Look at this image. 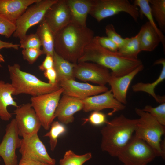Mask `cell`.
Wrapping results in <instances>:
<instances>
[{
    "instance_id": "obj_1",
    "label": "cell",
    "mask_w": 165,
    "mask_h": 165,
    "mask_svg": "<svg viewBox=\"0 0 165 165\" xmlns=\"http://www.w3.org/2000/svg\"><path fill=\"white\" fill-rule=\"evenodd\" d=\"M94 37V31L86 26L72 21L55 34L54 51L65 60L76 64Z\"/></svg>"
},
{
    "instance_id": "obj_2",
    "label": "cell",
    "mask_w": 165,
    "mask_h": 165,
    "mask_svg": "<svg viewBox=\"0 0 165 165\" xmlns=\"http://www.w3.org/2000/svg\"><path fill=\"white\" fill-rule=\"evenodd\" d=\"M90 62L102 66L111 70V75L120 77L125 75L143 64L138 58L124 57L118 52L108 50L99 44L95 36L85 47L84 53L78 63Z\"/></svg>"
},
{
    "instance_id": "obj_3",
    "label": "cell",
    "mask_w": 165,
    "mask_h": 165,
    "mask_svg": "<svg viewBox=\"0 0 165 165\" xmlns=\"http://www.w3.org/2000/svg\"><path fill=\"white\" fill-rule=\"evenodd\" d=\"M137 122L123 114L107 121L101 130V150L117 157L133 136Z\"/></svg>"
},
{
    "instance_id": "obj_4",
    "label": "cell",
    "mask_w": 165,
    "mask_h": 165,
    "mask_svg": "<svg viewBox=\"0 0 165 165\" xmlns=\"http://www.w3.org/2000/svg\"><path fill=\"white\" fill-rule=\"evenodd\" d=\"M8 67L14 89L13 95L24 94L34 97L50 93L61 88L59 83L53 85L43 82L34 75L22 71L18 64L9 65Z\"/></svg>"
},
{
    "instance_id": "obj_5",
    "label": "cell",
    "mask_w": 165,
    "mask_h": 165,
    "mask_svg": "<svg viewBox=\"0 0 165 165\" xmlns=\"http://www.w3.org/2000/svg\"><path fill=\"white\" fill-rule=\"evenodd\" d=\"M139 116L135 129V135L146 142L154 150L156 156L165 158V153L161 147L162 137L165 133V127L159 123L148 112L136 108Z\"/></svg>"
},
{
    "instance_id": "obj_6",
    "label": "cell",
    "mask_w": 165,
    "mask_h": 165,
    "mask_svg": "<svg viewBox=\"0 0 165 165\" xmlns=\"http://www.w3.org/2000/svg\"><path fill=\"white\" fill-rule=\"evenodd\" d=\"M122 12L128 14L136 22L140 17L137 7L128 0H93L89 14L99 22Z\"/></svg>"
},
{
    "instance_id": "obj_7",
    "label": "cell",
    "mask_w": 165,
    "mask_h": 165,
    "mask_svg": "<svg viewBox=\"0 0 165 165\" xmlns=\"http://www.w3.org/2000/svg\"><path fill=\"white\" fill-rule=\"evenodd\" d=\"M156 157L153 149L144 140L134 135L117 157L124 165H147Z\"/></svg>"
},
{
    "instance_id": "obj_8",
    "label": "cell",
    "mask_w": 165,
    "mask_h": 165,
    "mask_svg": "<svg viewBox=\"0 0 165 165\" xmlns=\"http://www.w3.org/2000/svg\"><path fill=\"white\" fill-rule=\"evenodd\" d=\"M63 92L61 88L54 92L32 97L31 98L30 104L39 119L42 127L46 130L50 129L55 118V112Z\"/></svg>"
},
{
    "instance_id": "obj_9",
    "label": "cell",
    "mask_w": 165,
    "mask_h": 165,
    "mask_svg": "<svg viewBox=\"0 0 165 165\" xmlns=\"http://www.w3.org/2000/svg\"><path fill=\"white\" fill-rule=\"evenodd\" d=\"M58 0H39L29 6L16 21L13 37L20 40L26 35L28 30L43 20L48 9Z\"/></svg>"
},
{
    "instance_id": "obj_10",
    "label": "cell",
    "mask_w": 165,
    "mask_h": 165,
    "mask_svg": "<svg viewBox=\"0 0 165 165\" xmlns=\"http://www.w3.org/2000/svg\"><path fill=\"white\" fill-rule=\"evenodd\" d=\"M19 148L21 156L20 161L33 160L50 165L56 164L55 160L48 154L38 133L22 137Z\"/></svg>"
},
{
    "instance_id": "obj_11",
    "label": "cell",
    "mask_w": 165,
    "mask_h": 165,
    "mask_svg": "<svg viewBox=\"0 0 165 165\" xmlns=\"http://www.w3.org/2000/svg\"><path fill=\"white\" fill-rule=\"evenodd\" d=\"M5 131L0 144V156L5 165H18L16 150L20 147L21 139L14 118L7 125Z\"/></svg>"
},
{
    "instance_id": "obj_12",
    "label": "cell",
    "mask_w": 165,
    "mask_h": 165,
    "mask_svg": "<svg viewBox=\"0 0 165 165\" xmlns=\"http://www.w3.org/2000/svg\"><path fill=\"white\" fill-rule=\"evenodd\" d=\"M14 114L19 136L23 137L38 133L41 124L30 103L19 106Z\"/></svg>"
},
{
    "instance_id": "obj_13",
    "label": "cell",
    "mask_w": 165,
    "mask_h": 165,
    "mask_svg": "<svg viewBox=\"0 0 165 165\" xmlns=\"http://www.w3.org/2000/svg\"><path fill=\"white\" fill-rule=\"evenodd\" d=\"M74 75L75 78L82 81L105 86L108 83L111 73L108 69L100 64L90 62H83L75 64Z\"/></svg>"
},
{
    "instance_id": "obj_14",
    "label": "cell",
    "mask_w": 165,
    "mask_h": 165,
    "mask_svg": "<svg viewBox=\"0 0 165 165\" xmlns=\"http://www.w3.org/2000/svg\"><path fill=\"white\" fill-rule=\"evenodd\" d=\"M43 19L55 34L72 21L66 0H58L46 12Z\"/></svg>"
},
{
    "instance_id": "obj_15",
    "label": "cell",
    "mask_w": 165,
    "mask_h": 165,
    "mask_svg": "<svg viewBox=\"0 0 165 165\" xmlns=\"http://www.w3.org/2000/svg\"><path fill=\"white\" fill-rule=\"evenodd\" d=\"M59 83L63 90V94L82 100L108 90L105 86L93 85L87 82H79L74 79L63 80Z\"/></svg>"
},
{
    "instance_id": "obj_16",
    "label": "cell",
    "mask_w": 165,
    "mask_h": 165,
    "mask_svg": "<svg viewBox=\"0 0 165 165\" xmlns=\"http://www.w3.org/2000/svg\"><path fill=\"white\" fill-rule=\"evenodd\" d=\"M82 110L85 112L100 111L105 109H111L112 112L109 115L124 110L125 106L114 97L111 90L101 94L91 96L82 100Z\"/></svg>"
},
{
    "instance_id": "obj_17",
    "label": "cell",
    "mask_w": 165,
    "mask_h": 165,
    "mask_svg": "<svg viewBox=\"0 0 165 165\" xmlns=\"http://www.w3.org/2000/svg\"><path fill=\"white\" fill-rule=\"evenodd\" d=\"M62 94L54 116L60 122L67 124L73 121L75 113L83 109V104L82 100Z\"/></svg>"
},
{
    "instance_id": "obj_18",
    "label": "cell",
    "mask_w": 165,
    "mask_h": 165,
    "mask_svg": "<svg viewBox=\"0 0 165 165\" xmlns=\"http://www.w3.org/2000/svg\"><path fill=\"white\" fill-rule=\"evenodd\" d=\"M144 68L143 64L139 66L131 72L122 76L116 77L111 74L108 83L115 97L118 101L125 105L127 103L128 90L134 78Z\"/></svg>"
},
{
    "instance_id": "obj_19",
    "label": "cell",
    "mask_w": 165,
    "mask_h": 165,
    "mask_svg": "<svg viewBox=\"0 0 165 165\" xmlns=\"http://www.w3.org/2000/svg\"><path fill=\"white\" fill-rule=\"evenodd\" d=\"M39 0H0V14L15 24L30 6Z\"/></svg>"
},
{
    "instance_id": "obj_20",
    "label": "cell",
    "mask_w": 165,
    "mask_h": 165,
    "mask_svg": "<svg viewBox=\"0 0 165 165\" xmlns=\"http://www.w3.org/2000/svg\"><path fill=\"white\" fill-rule=\"evenodd\" d=\"M161 64L162 68L160 75L158 78L152 83L138 82L132 86L133 90L135 92H145L152 96L156 102L162 103L165 102L164 96L157 95L155 92V87L165 79V59L162 58L156 60L153 65Z\"/></svg>"
},
{
    "instance_id": "obj_21",
    "label": "cell",
    "mask_w": 165,
    "mask_h": 165,
    "mask_svg": "<svg viewBox=\"0 0 165 165\" xmlns=\"http://www.w3.org/2000/svg\"><path fill=\"white\" fill-rule=\"evenodd\" d=\"M13 91L11 83L0 80V118L2 120L8 121L12 118V114L7 110L8 106L11 105L16 108L19 106L12 97Z\"/></svg>"
},
{
    "instance_id": "obj_22",
    "label": "cell",
    "mask_w": 165,
    "mask_h": 165,
    "mask_svg": "<svg viewBox=\"0 0 165 165\" xmlns=\"http://www.w3.org/2000/svg\"><path fill=\"white\" fill-rule=\"evenodd\" d=\"M138 34L141 51H152L161 42L158 35L148 21L141 26Z\"/></svg>"
},
{
    "instance_id": "obj_23",
    "label": "cell",
    "mask_w": 165,
    "mask_h": 165,
    "mask_svg": "<svg viewBox=\"0 0 165 165\" xmlns=\"http://www.w3.org/2000/svg\"><path fill=\"white\" fill-rule=\"evenodd\" d=\"M71 11L72 21L86 26V22L93 3V0H66Z\"/></svg>"
},
{
    "instance_id": "obj_24",
    "label": "cell",
    "mask_w": 165,
    "mask_h": 165,
    "mask_svg": "<svg viewBox=\"0 0 165 165\" xmlns=\"http://www.w3.org/2000/svg\"><path fill=\"white\" fill-rule=\"evenodd\" d=\"M35 33L40 40L44 54H49L53 57L55 52V34L43 18L39 23Z\"/></svg>"
},
{
    "instance_id": "obj_25",
    "label": "cell",
    "mask_w": 165,
    "mask_h": 165,
    "mask_svg": "<svg viewBox=\"0 0 165 165\" xmlns=\"http://www.w3.org/2000/svg\"><path fill=\"white\" fill-rule=\"evenodd\" d=\"M53 58L54 68L57 73V82L59 83L64 80H75L74 69L75 64L65 60L55 52Z\"/></svg>"
},
{
    "instance_id": "obj_26",
    "label": "cell",
    "mask_w": 165,
    "mask_h": 165,
    "mask_svg": "<svg viewBox=\"0 0 165 165\" xmlns=\"http://www.w3.org/2000/svg\"><path fill=\"white\" fill-rule=\"evenodd\" d=\"M133 4L140 8V16L144 15L148 19V22L156 31L158 35L164 50L165 48V37L162 31L157 26L152 14L149 0H135Z\"/></svg>"
},
{
    "instance_id": "obj_27",
    "label": "cell",
    "mask_w": 165,
    "mask_h": 165,
    "mask_svg": "<svg viewBox=\"0 0 165 165\" xmlns=\"http://www.w3.org/2000/svg\"><path fill=\"white\" fill-rule=\"evenodd\" d=\"M141 52L138 34L130 38H126L123 45L118 49V52L123 56L137 59L138 56Z\"/></svg>"
},
{
    "instance_id": "obj_28",
    "label": "cell",
    "mask_w": 165,
    "mask_h": 165,
    "mask_svg": "<svg viewBox=\"0 0 165 165\" xmlns=\"http://www.w3.org/2000/svg\"><path fill=\"white\" fill-rule=\"evenodd\" d=\"M152 15L161 31L165 29V0H149Z\"/></svg>"
},
{
    "instance_id": "obj_29",
    "label": "cell",
    "mask_w": 165,
    "mask_h": 165,
    "mask_svg": "<svg viewBox=\"0 0 165 165\" xmlns=\"http://www.w3.org/2000/svg\"><path fill=\"white\" fill-rule=\"evenodd\" d=\"M50 129V131L44 137L49 138L50 150L53 151L57 144L58 138L66 132V129L64 124L58 121H53Z\"/></svg>"
},
{
    "instance_id": "obj_30",
    "label": "cell",
    "mask_w": 165,
    "mask_h": 165,
    "mask_svg": "<svg viewBox=\"0 0 165 165\" xmlns=\"http://www.w3.org/2000/svg\"><path fill=\"white\" fill-rule=\"evenodd\" d=\"M92 158L91 153L79 155L71 150L66 151L63 157L59 161L60 165H83Z\"/></svg>"
},
{
    "instance_id": "obj_31",
    "label": "cell",
    "mask_w": 165,
    "mask_h": 165,
    "mask_svg": "<svg viewBox=\"0 0 165 165\" xmlns=\"http://www.w3.org/2000/svg\"><path fill=\"white\" fill-rule=\"evenodd\" d=\"M142 109L149 113L160 124L165 126V102L155 107L147 105Z\"/></svg>"
},
{
    "instance_id": "obj_32",
    "label": "cell",
    "mask_w": 165,
    "mask_h": 165,
    "mask_svg": "<svg viewBox=\"0 0 165 165\" xmlns=\"http://www.w3.org/2000/svg\"><path fill=\"white\" fill-rule=\"evenodd\" d=\"M42 46L39 38L35 33L26 35L20 40V48L40 49Z\"/></svg>"
},
{
    "instance_id": "obj_33",
    "label": "cell",
    "mask_w": 165,
    "mask_h": 165,
    "mask_svg": "<svg viewBox=\"0 0 165 165\" xmlns=\"http://www.w3.org/2000/svg\"><path fill=\"white\" fill-rule=\"evenodd\" d=\"M15 24L0 14V35L9 38L14 32Z\"/></svg>"
},
{
    "instance_id": "obj_34",
    "label": "cell",
    "mask_w": 165,
    "mask_h": 165,
    "mask_svg": "<svg viewBox=\"0 0 165 165\" xmlns=\"http://www.w3.org/2000/svg\"><path fill=\"white\" fill-rule=\"evenodd\" d=\"M106 33L107 37L112 40L118 46L119 49L125 43L126 38H123L116 31L113 25L108 24L105 28Z\"/></svg>"
},
{
    "instance_id": "obj_35",
    "label": "cell",
    "mask_w": 165,
    "mask_h": 165,
    "mask_svg": "<svg viewBox=\"0 0 165 165\" xmlns=\"http://www.w3.org/2000/svg\"><path fill=\"white\" fill-rule=\"evenodd\" d=\"M23 58L30 64H33L40 56L44 54L42 50L40 49H24L22 51Z\"/></svg>"
},
{
    "instance_id": "obj_36",
    "label": "cell",
    "mask_w": 165,
    "mask_h": 165,
    "mask_svg": "<svg viewBox=\"0 0 165 165\" xmlns=\"http://www.w3.org/2000/svg\"><path fill=\"white\" fill-rule=\"evenodd\" d=\"M85 122H89L94 126H100L105 124L107 121L106 115L100 111H93L88 118L85 119Z\"/></svg>"
},
{
    "instance_id": "obj_37",
    "label": "cell",
    "mask_w": 165,
    "mask_h": 165,
    "mask_svg": "<svg viewBox=\"0 0 165 165\" xmlns=\"http://www.w3.org/2000/svg\"><path fill=\"white\" fill-rule=\"evenodd\" d=\"M100 45L103 48L113 52H117L119 48L117 45L107 37L95 36Z\"/></svg>"
},
{
    "instance_id": "obj_38",
    "label": "cell",
    "mask_w": 165,
    "mask_h": 165,
    "mask_svg": "<svg viewBox=\"0 0 165 165\" xmlns=\"http://www.w3.org/2000/svg\"><path fill=\"white\" fill-rule=\"evenodd\" d=\"M38 67L40 70L44 72L54 68L53 57L49 54L46 55L44 61Z\"/></svg>"
},
{
    "instance_id": "obj_39",
    "label": "cell",
    "mask_w": 165,
    "mask_h": 165,
    "mask_svg": "<svg viewBox=\"0 0 165 165\" xmlns=\"http://www.w3.org/2000/svg\"><path fill=\"white\" fill-rule=\"evenodd\" d=\"M44 76L49 80V83L52 84L59 83L57 81V75L54 68L44 71Z\"/></svg>"
},
{
    "instance_id": "obj_40",
    "label": "cell",
    "mask_w": 165,
    "mask_h": 165,
    "mask_svg": "<svg viewBox=\"0 0 165 165\" xmlns=\"http://www.w3.org/2000/svg\"><path fill=\"white\" fill-rule=\"evenodd\" d=\"M20 47V44H13L12 43L2 41L0 39V50L2 48H13L18 50Z\"/></svg>"
},
{
    "instance_id": "obj_41",
    "label": "cell",
    "mask_w": 165,
    "mask_h": 165,
    "mask_svg": "<svg viewBox=\"0 0 165 165\" xmlns=\"http://www.w3.org/2000/svg\"><path fill=\"white\" fill-rule=\"evenodd\" d=\"M18 165H50L41 162L33 160H28L19 161Z\"/></svg>"
},
{
    "instance_id": "obj_42",
    "label": "cell",
    "mask_w": 165,
    "mask_h": 165,
    "mask_svg": "<svg viewBox=\"0 0 165 165\" xmlns=\"http://www.w3.org/2000/svg\"><path fill=\"white\" fill-rule=\"evenodd\" d=\"M5 62V59L4 57L0 53V67H2L1 63Z\"/></svg>"
},
{
    "instance_id": "obj_43",
    "label": "cell",
    "mask_w": 165,
    "mask_h": 165,
    "mask_svg": "<svg viewBox=\"0 0 165 165\" xmlns=\"http://www.w3.org/2000/svg\"></svg>"
}]
</instances>
